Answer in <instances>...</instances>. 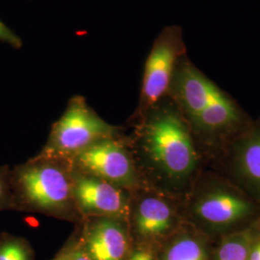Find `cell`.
Here are the masks:
<instances>
[{
  "instance_id": "ac0fdd59",
  "label": "cell",
  "mask_w": 260,
  "mask_h": 260,
  "mask_svg": "<svg viewBox=\"0 0 260 260\" xmlns=\"http://www.w3.org/2000/svg\"><path fill=\"white\" fill-rule=\"evenodd\" d=\"M128 260H156L155 254L148 246L133 244Z\"/></svg>"
},
{
  "instance_id": "30bf717a",
  "label": "cell",
  "mask_w": 260,
  "mask_h": 260,
  "mask_svg": "<svg viewBox=\"0 0 260 260\" xmlns=\"http://www.w3.org/2000/svg\"><path fill=\"white\" fill-rule=\"evenodd\" d=\"M76 224L79 243L91 259L128 260L133 239L125 218L87 217Z\"/></svg>"
},
{
  "instance_id": "6da1fadb",
  "label": "cell",
  "mask_w": 260,
  "mask_h": 260,
  "mask_svg": "<svg viewBox=\"0 0 260 260\" xmlns=\"http://www.w3.org/2000/svg\"><path fill=\"white\" fill-rule=\"evenodd\" d=\"M162 101L124 135L144 186L182 202L201 174L200 149L176 104Z\"/></svg>"
},
{
  "instance_id": "9a60e30c",
  "label": "cell",
  "mask_w": 260,
  "mask_h": 260,
  "mask_svg": "<svg viewBox=\"0 0 260 260\" xmlns=\"http://www.w3.org/2000/svg\"><path fill=\"white\" fill-rule=\"evenodd\" d=\"M0 260H33L27 241L8 233L0 236Z\"/></svg>"
},
{
  "instance_id": "8fae6325",
  "label": "cell",
  "mask_w": 260,
  "mask_h": 260,
  "mask_svg": "<svg viewBox=\"0 0 260 260\" xmlns=\"http://www.w3.org/2000/svg\"><path fill=\"white\" fill-rule=\"evenodd\" d=\"M244 124L240 109L222 91L188 123L198 147L205 146L209 150H222Z\"/></svg>"
},
{
  "instance_id": "e0dca14e",
  "label": "cell",
  "mask_w": 260,
  "mask_h": 260,
  "mask_svg": "<svg viewBox=\"0 0 260 260\" xmlns=\"http://www.w3.org/2000/svg\"><path fill=\"white\" fill-rule=\"evenodd\" d=\"M0 42L9 45L10 47L19 49L22 47V40L11 28L0 20Z\"/></svg>"
},
{
  "instance_id": "2e32d148",
  "label": "cell",
  "mask_w": 260,
  "mask_h": 260,
  "mask_svg": "<svg viewBox=\"0 0 260 260\" xmlns=\"http://www.w3.org/2000/svg\"><path fill=\"white\" fill-rule=\"evenodd\" d=\"M11 168L8 165L0 166V211L11 210Z\"/></svg>"
},
{
  "instance_id": "4fadbf2b",
  "label": "cell",
  "mask_w": 260,
  "mask_h": 260,
  "mask_svg": "<svg viewBox=\"0 0 260 260\" xmlns=\"http://www.w3.org/2000/svg\"><path fill=\"white\" fill-rule=\"evenodd\" d=\"M184 223L171 236L162 253V260H206L203 243L192 233L183 231Z\"/></svg>"
},
{
  "instance_id": "277c9868",
  "label": "cell",
  "mask_w": 260,
  "mask_h": 260,
  "mask_svg": "<svg viewBox=\"0 0 260 260\" xmlns=\"http://www.w3.org/2000/svg\"><path fill=\"white\" fill-rule=\"evenodd\" d=\"M123 131V127L102 119L84 96L75 95L52 124L47 143L38 154L68 160L94 143L119 136Z\"/></svg>"
},
{
  "instance_id": "7c38bea8",
  "label": "cell",
  "mask_w": 260,
  "mask_h": 260,
  "mask_svg": "<svg viewBox=\"0 0 260 260\" xmlns=\"http://www.w3.org/2000/svg\"><path fill=\"white\" fill-rule=\"evenodd\" d=\"M220 89L190 62H177L168 94L187 123L205 109Z\"/></svg>"
},
{
  "instance_id": "d6986e66",
  "label": "cell",
  "mask_w": 260,
  "mask_h": 260,
  "mask_svg": "<svg viewBox=\"0 0 260 260\" xmlns=\"http://www.w3.org/2000/svg\"><path fill=\"white\" fill-rule=\"evenodd\" d=\"M249 260H260V238L253 243Z\"/></svg>"
},
{
  "instance_id": "3957f363",
  "label": "cell",
  "mask_w": 260,
  "mask_h": 260,
  "mask_svg": "<svg viewBox=\"0 0 260 260\" xmlns=\"http://www.w3.org/2000/svg\"><path fill=\"white\" fill-rule=\"evenodd\" d=\"M185 223L213 233H236L260 220V204L230 179L200 174L181 203Z\"/></svg>"
},
{
  "instance_id": "5b68a950",
  "label": "cell",
  "mask_w": 260,
  "mask_h": 260,
  "mask_svg": "<svg viewBox=\"0 0 260 260\" xmlns=\"http://www.w3.org/2000/svg\"><path fill=\"white\" fill-rule=\"evenodd\" d=\"M181 203L147 186L132 191L126 218L132 239L145 243L171 237L185 223Z\"/></svg>"
},
{
  "instance_id": "8992f818",
  "label": "cell",
  "mask_w": 260,
  "mask_h": 260,
  "mask_svg": "<svg viewBox=\"0 0 260 260\" xmlns=\"http://www.w3.org/2000/svg\"><path fill=\"white\" fill-rule=\"evenodd\" d=\"M99 141L68 159L73 167L134 191L143 187L124 135Z\"/></svg>"
},
{
  "instance_id": "5bb4252c",
  "label": "cell",
  "mask_w": 260,
  "mask_h": 260,
  "mask_svg": "<svg viewBox=\"0 0 260 260\" xmlns=\"http://www.w3.org/2000/svg\"><path fill=\"white\" fill-rule=\"evenodd\" d=\"M255 225L231 233L220 245L216 260H249L252 245L255 241Z\"/></svg>"
},
{
  "instance_id": "52a82bcc",
  "label": "cell",
  "mask_w": 260,
  "mask_h": 260,
  "mask_svg": "<svg viewBox=\"0 0 260 260\" xmlns=\"http://www.w3.org/2000/svg\"><path fill=\"white\" fill-rule=\"evenodd\" d=\"M183 52L184 45L180 29H165L154 42L147 58L139 106L133 117L148 111L167 95L177 62Z\"/></svg>"
},
{
  "instance_id": "ffe728a7",
  "label": "cell",
  "mask_w": 260,
  "mask_h": 260,
  "mask_svg": "<svg viewBox=\"0 0 260 260\" xmlns=\"http://www.w3.org/2000/svg\"><path fill=\"white\" fill-rule=\"evenodd\" d=\"M52 260H68L65 250H63V251H61V252L56 256L55 258Z\"/></svg>"
},
{
  "instance_id": "ba28073f",
  "label": "cell",
  "mask_w": 260,
  "mask_h": 260,
  "mask_svg": "<svg viewBox=\"0 0 260 260\" xmlns=\"http://www.w3.org/2000/svg\"><path fill=\"white\" fill-rule=\"evenodd\" d=\"M222 150L228 179L260 204V119L246 125Z\"/></svg>"
},
{
  "instance_id": "7a4b0ae2",
  "label": "cell",
  "mask_w": 260,
  "mask_h": 260,
  "mask_svg": "<svg viewBox=\"0 0 260 260\" xmlns=\"http://www.w3.org/2000/svg\"><path fill=\"white\" fill-rule=\"evenodd\" d=\"M11 210L38 213L78 223L82 219L73 193V169L61 158L35 155L11 169Z\"/></svg>"
},
{
  "instance_id": "9c48e42d",
  "label": "cell",
  "mask_w": 260,
  "mask_h": 260,
  "mask_svg": "<svg viewBox=\"0 0 260 260\" xmlns=\"http://www.w3.org/2000/svg\"><path fill=\"white\" fill-rule=\"evenodd\" d=\"M73 169V193L81 219L87 217L127 218L132 191L103 178Z\"/></svg>"
}]
</instances>
